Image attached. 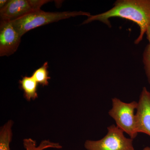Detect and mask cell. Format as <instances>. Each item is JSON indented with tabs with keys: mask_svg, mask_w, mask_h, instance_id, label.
<instances>
[{
	"mask_svg": "<svg viewBox=\"0 0 150 150\" xmlns=\"http://www.w3.org/2000/svg\"><path fill=\"white\" fill-rule=\"evenodd\" d=\"M13 122L9 120L1 127L0 131V150H10V144L12 138Z\"/></svg>",
	"mask_w": 150,
	"mask_h": 150,
	"instance_id": "obj_9",
	"label": "cell"
},
{
	"mask_svg": "<svg viewBox=\"0 0 150 150\" xmlns=\"http://www.w3.org/2000/svg\"><path fill=\"white\" fill-rule=\"evenodd\" d=\"M23 146L25 150H44L48 148L61 149L62 148L59 143L51 142L49 140H44L37 146L35 140L30 138L23 140Z\"/></svg>",
	"mask_w": 150,
	"mask_h": 150,
	"instance_id": "obj_10",
	"label": "cell"
},
{
	"mask_svg": "<svg viewBox=\"0 0 150 150\" xmlns=\"http://www.w3.org/2000/svg\"><path fill=\"white\" fill-rule=\"evenodd\" d=\"M113 17L126 19L137 23L140 31L135 43L139 44L150 23V0H118L112 8L99 14L88 17L82 24L97 21L110 27L109 20Z\"/></svg>",
	"mask_w": 150,
	"mask_h": 150,
	"instance_id": "obj_1",
	"label": "cell"
},
{
	"mask_svg": "<svg viewBox=\"0 0 150 150\" xmlns=\"http://www.w3.org/2000/svg\"><path fill=\"white\" fill-rule=\"evenodd\" d=\"M51 1L48 0H9L0 9L1 21H12L26 15L40 10L41 7Z\"/></svg>",
	"mask_w": 150,
	"mask_h": 150,
	"instance_id": "obj_5",
	"label": "cell"
},
{
	"mask_svg": "<svg viewBox=\"0 0 150 150\" xmlns=\"http://www.w3.org/2000/svg\"><path fill=\"white\" fill-rule=\"evenodd\" d=\"M146 35L147 38L149 41V44L150 45V23L148 25L146 31Z\"/></svg>",
	"mask_w": 150,
	"mask_h": 150,
	"instance_id": "obj_13",
	"label": "cell"
},
{
	"mask_svg": "<svg viewBox=\"0 0 150 150\" xmlns=\"http://www.w3.org/2000/svg\"><path fill=\"white\" fill-rule=\"evenodd\" d=\"M138 102L125 103L117 98L112 99V108L108 114L115 121L116 126L132 139L138 135L135 110Z\"/></svg>",
	"mask_w": 150,
	"mask_h": 150,
	"instance_id": "obj_3",
	"label": "cell"
},
{
	"mask_svg": "<svg viewBox=\"0 0 150 150\" xmlns=\"http://www.w3.org/2000/svg\"><path fill=\"white\" fill-rule=\"evenodd\" d=\"M144 63L145 73L146 75L148 82L150 85V45L149 44L145 48L143 54Z\"/></svg>",
	"mask_w": 150,
	"mask_h": 150,
	"instance_id": "obj_12",
	"label": "cell"
},
{
	"mask_svg": "<svg viewBox=\"0 0 150 150\" xmlns=\"http://www.w3.org/2000/svg\"><path fill=\"white\" fill-rule=\"evenodd\" d=\"M91 15L89 13L81 11L50 12L40 10L10 22L15 29L22 36L31 30L62 20L79 16L88 17Z\"/></svg>",
	"mask_w": 150,
	"mask_h": 150,
	"instance_id": "obj_2",
	"label": "cell"
},
{
	"mask_svg": "<svg viewBox=\"0 0 150 150\" xmlns=\"http://www.w3.org/2000/svg\"><path fill=\"white\" fill-rule=\"evenodd\" d=\"M22 89L24 91L25 98L28 100L35 99L38 98V83L32 76H24L19 81Z\"/></svg>",
	"mask_w": 150,
	"mask_h": 150,
	"instance_id": "obj_8",
	"label": "cell"
},
{
	"mask_svg": "<svg viewBox=\"0 0 150 150\" xmlns=\"http://www.w3.org/2000/svg\"><path fill=\"white\" fill-rule=\"evenodd\" d=\"M136 116L138 133L150 137V92L146 87L143 88L140 94Z\"/></svg>",
	"mask_w": 150,
	"mask_h": 150,
	"instance_id": "obj_7",
	"label": "cell"
},
{
	"mask_svg": "<svg viewBox=\"0 0 150 150\" xmlns=\"http://www.w3.org/2000/svg\"><path fill=\"white\" fill-rule=\"evenodd\" d=\"M48 63L45 62L43 66L38 68L33 74L31 76L38 83L43 86H48L49 84L48 80L51 79L49 76L48 68Z\"/></svg>",
	"mask_w": 150,
	"mask_h": 150,
	"instance_id": "obj_11",
	"label": "cell"
},
{
	"mask_svg": "<svg viewBox=\"0 0 150 150\" xmlns=\"http://www.w3.org/2000/svg\"><path fill=\"white\" fill-rule=\"evenodd\" d=\"M21 37L10 21H1L0 56H9L15 53Z\"/></svg>",
	"mask_w": 150,
	"mask_h": 150,
	"instance_id": "obj_6",
	"label": "cell"
},
{
	"mask_svg": "<svg viewBox=\"0 0 150 150\" xmlns=\"http://www.w3.org/2000/svg\"><path fill=\"white\" fill-rule=\"evenodd\" d=\"M142 150H150V147L146 146Z\"/></svg>",
	"mask_w": 150,
	"mask_h": 150,
	"instance_id": "obj_15",
	"label": "cell"
},
{
	"mask_svg": "<svg viewBox=\"0 0 150 150\" xmlns=\"http://www.w3.org/2000/svg\"><path fill=\"white\" fill-rule=\"evenodd\" d=\"M9 0H1L0 1V9L4 7L8 3Z\"/></svg>",
	"mask_w": 150,
	"mask_h": 150,
	"instance_id": "obj_14",
	"label": "cell"
},
{
	"mask_svg": "<svg viewBox=\"0 0 150 150\" xmlns=\"http://www.w3.org/2000/svg\"><path fill=\"white\" fill-rule=\"evenodd\" d=\"M107 134L98 141L87 140L84 147L87 150H135L133 139L128 138L124 132L116 125L112 124L107 128Z\"/></svg>",
	"mask_w": 150,
	"mask_h": 150,
	"instance_id": "obj_4",
	"label": "cell"
}]
</instances>
